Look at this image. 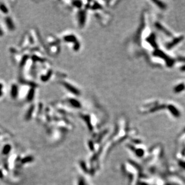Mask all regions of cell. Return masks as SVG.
Instances as JSON below:
<instances>
[{"instance_id":"6da1fadb","label":"cell","mask_w":185,"mask_h":185,"mask_svg":"<svg viewBox=\"0 0 185 185\" xmlns=\"http://www.w3.org/2000/svg\"><path fill=\"white\" fill-rule=\"evenodd\" d=\"M166 109V104L160 101L153 100L145 102L139 107V110L141 113H153L161 110Z\"/></svg>"},{"instance_id":"7a4b0ae2","label":"cell","mask_w":185,"mask_h":185,"mask_svg":"<svg viewBox=\"0 0 185 185\" xmlns=\"http://www.w3.org/2000/svg\"><path fill=\"white\" fill-rule=\"evenodd\" d=\"M168 42H167L165 43V49L168 51L174 49L176 46L183 42L184 39V37L183 35H174L171 37Z\"/></svg>"},{"instance_id":"3957f363","label":"cell","mask_w":185,"mask_h":185,"mask_svg":"<svg viewBox=\"0 0 185 185\" xmlns=\"http://www.w3.org/2000/svg\"><path fill=\"white\" fill-rule=\"evenodd\" d=\"M168 111L173 117L175 118H179L181 116L180 110L177 107V105L173 102H168L166 103V109Z\"/></svg>"},{"instance_id":"277c9868","label":"cell","mask_w":185,"mask_h":185,"mask_svg":"<svg viewBox=\"0 0 185 185\" xmlns=\"http://www.w3.org/2000/svg\"><path fill=\"white\" fill-rule=\"evenodd\" d=\"M153 25L156 30L162 32L164 35L167 36L168 37H172L174 35L171 31L168 30L165 25H164L161 22L159 21V20H156L155 22H154Z\"/></svg>"},{"instance_id":"5b68a950","label":"cell","mask_w":185,"mask_h":185,"mask_svg":"<svg viewBox=\"0 0 185 185\" xmlns=\"http://www.w3.org/2000/svg\"><path fill=\"white\" fill-rule=\"evenodd\" d=\"M173 92L176 94H180L185 90V81H179L174 86Z\"/></svg>"},{"instance_id":"8992f818","label":"cell","mask_w":185,"mask_h":185,"mask_svg":"<svg viewBox=\"0 0 185 185\" xmlns=\"http://www.w3.org/2000/svg\"><path fill=\"white\" fill-rule=\"evenodd\" d=\"M86 21V12L85 10H81L78 13V22L80 27L85 26Z\"/></svg>"},{"instance_id":"52a82bcc","label":"cell","mask_w":185,"mask_h":185,"mask_svg":"<svg viewBox=\"0 0 185 185\" xmlns=\"http://www.w3.org/2000/svg\"><path fill=\"white\" fill-rule=\"evenodd\" d=\"M63 85H64V86L68 90V91L74 94V95H79L80 94V90H78L77 88H76V87L74 86L73 85H72L71 84L67 83V82H64V83H63Z\"/></svg>"},{"instance_id":"ba28073f","label":"cell","mask_w":185,"mask_h":185,"mask_svg":"<svg viewBox=\"0 0 185 185\" xmlns=\"http://www.w3.org/2000/svg\"><path fill=\"white\" fill-rule=\"evenodd\" d=\"M156 7H157L161 10H165L167 8V4L164 1H151Z\"/></svg>"},{"instance_id":"9c48e42d","label":"cell","mask_w":185,"mask_h":185,"mask_svg":"<svg viewBox=\"0 0 185 185\" xmlns=\"http://www.w3.org/2000/svg\"><path fill=\"white\" fill-rule=\"evenodd\" d=\"M70 104L73 106V107L76 108V109H80L82 107V104L79 101L74 98H70L68 100Z\"/></svg>"},{"instance_id":"30bf717a","label":"cell","mask_w":185,"mask_h":185,"mask_svg":"<svg viewBox=\"0 0 185 185\" xmlns=\"http://www.w3.org/2000/svg\"><path fill=\"white\" fill-rule=\"evenodd\" d=\"M64 40L67 42L69 43H74V44L76 43L77 42H78L77 40L76 37L73 34H70V35H65L64 37Z\"/></svg>"},{"instance_id":"8fae6325","label":"cell","mask_w":185,"mask_h":185,"mask_svg":"<svg viewBox=\"0 0 185 185\" xmlns=\"http://www.w3.org/2000/svg\"><path fill=\"white\" fill-rule=\"evenodd\" d=\"M18 95V88L16 85H13L11 89V96L13 98H16Z\"/></svg>"},{"instance_id":"7c38bea8","label":"cell","mask_w":185,"mask_h":185,"mask_svg":"<svg viewBox=\"0 0 185 185\" xmlns=\"http://www.w3.org/2000/svg\"><path fill=\"white\" fill-rule=\"evenodd\" d=\"M6 22L7 26L8 28H9L10 30H11V31L14 30L15 25H14V23H13V20H12L11 18H9V17L6 18Z\"/></svg>"},{"instance_id":"4fadbf2b","label":"cell","mask_w":185,"mask_h":185,"mask_svg":"<svg viewBox=\"0 0 185 185\" xmlns=\"http://www.w3.org/2000/svg\"><path fill=\"white\" fill-rule=\"evenodd\" d=\"M34 93H35V91H34V89H30V90L28 92V96H27V100H28V101H30L31 100H32V99L34 98Z\"/></svg>"},{"instance_id":"5bb4252c","label":"cell","mask_w":185,"mask_h":185,"mask_svg":"<svg viewBox=\"0 0 185 185\" xmlns=\"http://www.w3.org/2000/svg\"><path fill=\"white\" fill-rule=\"evenodd\" d=\"M0 10L4 13H7L8 10L7 9V8L6 7V6H5L4 4H0Z\"/></svg>"},{"instance_id":"9a60e30c","label":"cell","mask_w":185,"mask_h":185,"mask_svg":"<svg viewBox=\"0 0 185 185\" xmlns=\"http://www.w3.org/2000/svg\"><path fill=\"white\" fill-rule=\"evenodd\" d=\"M52 74V71H49V73H48L47 75H46V76H43V77H42V80H43V81H44V82H45V81H46V80H49Z\"/></svg>"},{"instance_id":"2e32d148","label":"cell","mask_w":185,"mask_h":185,"mask_svg":"<svg viewBox=\"0 0 185 185\" xmlns=\"http://www.w3.org/2000/svg\"><path fill=\"white\" fill-rule=\"evenodd\" d=\"M33 110H34V107H30V110H28V113H27V115H26V117L27 119H29V118L31 117V114L32 113V112H33Z\"/></svg>"},{"instance_id":"e0dca14e","label":"cell","mask_w":185,"mask_h":185,"mask_svg":"<svg viewBox=\"0 0 185 185\" xmlns=\"http://www.w3.org/2000/svg\"><path fill=\"white\" fill-rule=\"evenodd\" d=\"M73 6L77 7V8H81L82 6V2L81 1H73Z\"/></svg>"},{"instance_id":"ac0fdd59","label":"cell","mask_w":185,"mask_h":185,"mask_svg":"<svg viewBox=\"0 0 185 185\" xmlns=\"http://www.w3.org/2000/svg\"><path fill=\"white\" fill-rule=\"evenodd\" d=\"M10 149V146H6V147H5L4 148V153L5 154L7 153L8 152H9V150Z\"/></svg>"},{"instance_id":"d6986e66","label":"cell","mask_w":185,"mask_h":185,"mask_svg":"<svg viewBox=\"0 0 185 185\" xmlns=\"http://www.w3.org/2000/svg\"><path fill=\"white\" fill-rule=\"evenodd\" d=\"M78 185H85V181L83 179H80L78 180Z\"/></svg>"},{"instance_id":"ffe728a7","label":"cell","mask_w":185,"mask_h":185,"mask_svg":"<svg viewBox=\"0 0 185 185\" xmlns=\"http://www.w3.org/2000/svg\"><path fill=\"white\" fill-rule=\"evenodd\" d=\"M3 85L1 83H0V97H1V95H3Z\"/></svg>"},{"instance_id":"44dd1931","label":"cell","mask_w":185,"mask_h":185,"mask_svg":"<svg viewBox=\"0 0 185 185\" xmlns=\"http://www.w3.org/2000/svg\"><path fill=\"white\" fill-rule=\"evenodd\" d=\"M32 160V158H31V157H26V158H25V159H24V160L23 161L24 162H27V161H31Z\"/></svg>"},{"instance_id":"7402d4cb","label":"cell","mask_w":185,"mask_h":185,"mask_svg":"<svg viewBox=\"0 0 185 185\" xmlns=\"http://www.w3.org/2000/svg\"><path fill=\"white\" fill-rule=\"evenodd\" d=\"M3 35V31L1 30V29L0 28V36H2Z\"/></svg>"}]
</instances>
